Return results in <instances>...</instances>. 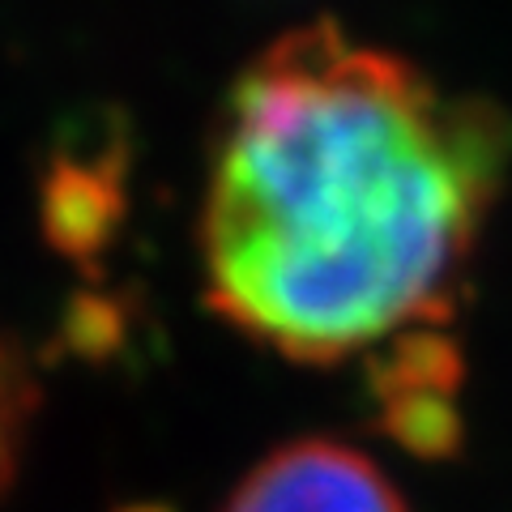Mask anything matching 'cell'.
Masks as SVG:
<instances>
[{
	"mask_svg": "<svg viewBox=\"0 0 512 512\" xmlns=\"http://www.w3.org/2000/svg\"><path fill=\"white\" fill-rule=\"evenodd\" d=\"M512 167V120L444 99L338 22L239 69L210 154V308L291 363H338L457 312Z\"/></svg>",
	"mask_w": 512,
	"mask_h": 512,
	"instance_id": "1",
	"label": "cell"
},
{
	"mask_svg": "<svg viewBox=\"0 0 512 512\" xmlns=\"http://www.w3.org/2000/svg\"><path fill=\"white\" fill-rule=\"evenodd\" d=\"M227 512H410L372 457L338 440H295L235 487Z\"/></svg>",
	"mask_w": 512,
	"mask_h": 512,
	"instance_id": "2",
	"label": "cell"
},
{
	"mask_svg": "<svg viewBox=\"0 0 512 512\" xmlns=\"http://www.w3.org/2000/svg\"><path fill=\"white\" fill-rule=\"evenodd\" d=\"M124 137H107L99 154L60 146L39 188V222L56 252L77 265H94L124 218Z\"/></svg>",
	"mask_w": 512,
	"mask_h": 512,
	"instance_id": "3",
	"label": "cell"
},
{
	"mask_svg": "<svg viewBox=\"0 0 512 512\" xmlns=\"http://www.w3.org/2000/svg\"><path fill=\"white\" fill-rule=\"evenodd\" d=\"M466 380V355L457 338H448L444 325H419L397 338L380 342L367 363V393L372 402H393L410 393H453Z\"/></svg>",
	"mask_w": 512,
	"mask_h": 512,
	"instance_id": "4",
	"label": "cell"
},
{
	"mask_svg": "<svg viewBox=\"0 0 512 512\" xmlns=\"http://www.w3.org/2000/svg\"><path fill=\"white\" fill-rule=\"evenodd\" d=\"M376 423L393 444L423 461H453L466 448V419L453 393H410L376 402Z\"/></svg>",
	"mask_w": 512,
	"mask_h": 512,
	"instance_id": "5",
	"label": "cell"
},
{
	"mask_svg": "<svg viewBox=\"0 0 512 512\" xmlns=\"http://www.w3.org/2000/svg\"><path fill=\"white\" fill-rule=\"evenodd\" d=\"M35 402L39 393H35V380H30V367L22 363L18 350L0 338V491L18 474V457H22Z\"/></svg>",
	"mask_w": 512,
	"mask_h": 512,
	"instance_id": "6",
	"label": "cell"
},
{
	"mask_svg": "<svg viewBox=\"0 0 512 512\" xmlns=\"http://www.w3.org/2000/svg\"><path fill=\"white\" fill-rule=\"evenodd\" d=\"M124 512H171V508H154V504H137V508H124Z\"/></svg>",
	"mask_w": 512,
	"mask_h": 512,
	"instance_id": "7",
	"label": "cell"
}]
</instances>
